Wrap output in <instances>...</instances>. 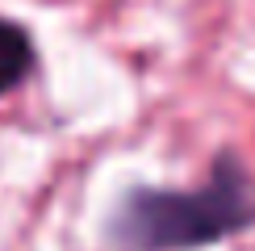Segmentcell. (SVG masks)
<instances>
[{
	"mask_svg": "<svg viewBox=\"0 0 255 251\" xmlns=\"http://www.w3.org/2000/svg\"><path fill=\"white\" fill-rule=\"evenodd\" d=\"M29 71H34V42L17 21L0 17V97L25 84Z\"/></svg>",
	"mask_w": 255,
	"mask_h": 251,
	"instance_id": "2",
	"label": "cell"
},
{
	"mask_svg": "<svg viewBox=\"0 0 255 251\" xmlns=\"http://www.w3.org/2000/svg\"><path fill=\"white\" fill-rule=\"evenodd\" d=\"M255 226V176L239 151H218L197 188H126L105 235L113 251H201Z\"/></svg>",
	"mask_w": 255,
	"mask_h": 251,
	"instance_id": "1",
	"label": "cell"
}]
</instances>
